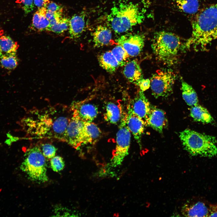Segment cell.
<instances>
[{
  "label": "cell",
  "mask_w": 217,
  "mask_h": 217,
  "mask_svg": "<svg viewBox=\"0 0 217 217\" xmlns=\"http://www.w3.org/2000/svg\"><path fill=\"white\" fill-rule=\"evenodd\" d=\"M46 7L38 8L33 17L31 28L39 31H47L50 25V21L45 16L46 11Z\"/></svg>",
  "instance_id": "21"
},
{
  "label": "cell",
  "mask_w": 217,
  "mask_h": 217,
  "mask_svg": "<svg viewBox=\"0 0 217 217\" xmlns=\"http://www.w3.org/2000/svg\"><path fill=\"white\" fill-rule=\"evenodd\" d=\"M145 36L142 34H127L117 40L118 45L121 46L130 57H135L142 51L144 46Z\"/></svg>",
  "instance_id": "8"
},
{
  "label": "cell",
  "mask_w": 217,
  "mask_h": 217,
  "mask_svg": "<svg viewBox=\"0 0 217 217\" xmlns=\"http://www.w3.org/2000/svg\"><path fill=\"white\" fill-rule=\"evenodd\" d=\"M86 25L84 14L81 13L73 15L69 20L68 30L70 38L75 39L80 36L85 30Z\"/></svg>",
  "instance_id": "15"
},
{
  "label": "cell",
  "mask_w": 217,
  "mask_h": 217,
  "mask_svg": "<svg viewBox=\"0 0 217 217\" xmlns=\"http://www.w3.org/2000/svg\"><path fill=\"white\" fill-rule=\"evenodd\" d=\"M181 89L183 98L187 105L192 106L198 104L197 93L191 85L182 81Z\"/></svg>",
  "instance_id": "25"
},
{
  "label": "cell",
  "mask_w": 217,
  "mask_h": 217,
  "mask_svg": "<svg viewBox=\"0 0 217 217\" xmlns=\"http://www.w3.org/2000/svg\"><path fill=\"white\" fill-rule=\"evenodd\" d=\"M71 110L73 117L84 122H92L98 113L96 106L83 101L73 103Z\"/></svg>",
  "instance_id": "9"
},
{
  "label": "cell",
  "mask_w": 217,
  "mask_h": 217,
  "mask_svg": "<svg viewBox=\"0 0 217 217\" xmlns=\"http://www.w3.org/2000/svg\"><path fill=\"white\" fill-rule=\"evenodd\" d=\"M111 51L117 61L119 66H124L129 61L130 56L121 46L118 45Z\"/></svg>",
  "instance_id": "27"
},
{
  "label": "cell",
  "mask_w": 217,
  "mask_h": 217,
  "mask_svg": "<svg viewBox=\"0 0 217 217\" xmlns=\"http://www.w3.org/2000/svg\"><path fill=\"white\" fill-rule=\"evenodd\" d=\"M191 36L183 48L205 51L217 39V3L207 7L194 15L191 21Z\"/></svg>",
  "instance_id": "1"
},
{
  "label": "cell",
  "mask_w": 217,
  "mask_h": 217,
  "mask_svg": "<svg viewBox=\"0 0 217 217\" xmlns=\"http://www.w3.org/2000/svg\"><path fill=\"white\" fill-rule=\"evenodd\" d=\"M184 148L193 156H217V140L214 137L187 129L180 133Z\"/></svg>",
  "instance_id": "3"
},
{
  "label": "cell",
  "mask_w": 217,
  "mask_h": 217,
  "mask_svg": "<svg viewBox=\"0 0 217 217\" xmlns=\"http://www.w3.org/2000/svg\"><path fill=\"white\" fill-rule=\"evenodd\" d=\"M84 122L74 118L71 119L64 141L77 149L82 144V131Z\"/></svg>",
  "instance_id": "10"
},
{
  "label": "cell",
  "mask_w": 217,
  "mask_h": 217,
  "mask_svg": "<svg viewBox=\"0 0 217 217\" xmlns=\"http://www.w3.org/2000/svg\"><path fill=\"white\" fill-rule=\"evenodd\" d=\"M71 118L61 116L54 120L49 134L57 139L64 141L66 132Z\"/></svg>",
  "instance_id": "16"
},
{
  "label": "cell",
  "mask_w": 217,
  "mask_h": 217,
  "mask_svg": "<svg viewBox=\"0 0 217 217\" xmlns=\"http://www.w3.org/2000/svg\"><path fill=\"white\" fill-rule=\"evenodd\" d=\"M182 214L187 217H208L209 208L204 203L198 202L193 204H186L182 207Z\"/></svg>",
  "instance_id": "19"
},
{
  "label": "cell",
  "mask_w": 217,
  "mask_h": 217,
  "mask_svg": "<svg viewBox=\"0 0 217 217\" xmlns=\"http://www.w3.org/2000/svg\"><path fill=\"white\" fill-rule=\"evenodd\" d=\"M64 165L63 159L61 156H55L51 159V167L55 172H57L62 170L64 168Z\"/></svg>",
  "instance_id": "30"
},
{
  "label": "cell",
  "mask_w": 217,
  "mask_h": 217,
  "mask_svg": "<svg viewBox=\"0 0 217 217\" xmlns=\"http://www.w3.org/2000/svg\"><path fill=\"white\" fill-rule=\"evenodd\" d=\"M101 134V130L96 124L92 122H84L82 131L83 145L92 143Z\"/></svg>",
  "instance_id": "20"
},
{
  "label": "cell",
  "mask_w": 217,
  "mask_h": 217,
  "mask_svg": "<svg viewBox=\"0 0 217 217\" xmlns=\"http://www.w3.org/2000/svg\"><path fill=\"white\" fill-rule=\"evenodd\" d=\"M190 115L195 121L204 124L212 123L214 120L207 109L198 104L191 106Z\"/></svg>",
  "instance_id": "22"
},
{
  "label": "cell",
  "mask_w": 217,
  "mask_h": 217,
  "mask_svg": "<svg viewBox=\"0 0 217 217\" xmlns=\"http://www.w3.org/2000/svg\"><path fill=\"white\" fill-rule=\"evenodd\" d=\"M21 4L23 9L26 14H28L32 11L34 9V5L33 0H17Z\"/></svg>",
  "instance_id": "32"
},
{
  "label": "cell",
  "mask_w": 217,
  "mask_h": 217,
  "mask_svg": "<svg viewBox=\"0 0 217 217\" xmlns=\"http://www.w3.org/2000/svg\"><path fill=\"white\" fill-rule=\"evenodd\" d=\"M145 12L138 3L122 2L111 8L107 17V20L116 33H124L143 22Z\"/></svg>",
  "instance_id": "2"
},
{
  "label": "cell",
  "mask_w": 217,
  "mask_h": 217,
  "mask_svg": "<svg viewBox=\"0 0 217 217\" xmlns=\"http://www.w3.org/2000/svg\"><path fill=\"white\" fill-rule=\"evenodd\" d=\"M122 114V110L118 105L110 102L106 105L104 118L108 122L116 124L121 120Z\"/></svg>",
  "instance_id": "24"
},
{
  "label": "cell",
  "mask_w": 217,
  "mask_h": 217,
  "mask_svg": "<svg viewBox=\"0 0 217 217\" xmlns=\"http://www.w3.org/2000/svg\"><path fill=\"white\" fill-rule=\"evenodd\" d=\"M152 106L143 92L141 90L138 93L132 101L131 105L129 106L132 111L142 119L145 123Z\"/></svg>",
  "instance_id": "13"
},
{
  "label": "cell",
  "mask_w": 217,
  "mask_h": 217,
  "mask_svg": "<svg viewBox=\"0 0 217 217\" xmlns=\"http://www.w3.org/2000/svg\"><path fill=\"white\" fill-rule=\"evenodd\" d=\"M126 114L122 113L118 130L116 134V144L109 164L111 167L121 165L128 154L131 140V132L126 123Z\"/></svg>",
  "instance_id": "6"
},
{
  "label": "cell",
  "mask_w": 217,
  "mask_h": 217,
  "mask_svg": "<svg viewBox=\"0 0 217 217\" xmlns=\"http://www.w3.org/2000/svg\"><path fill=\"white\" fill-rule=\"evenodd\" d=\"M139 86L140 90L144 92L150 87V80L149 79L143 78L137 84Z\"/></svg>",
  "instance_id": "34"
},
{
  "label": "cell",
  "mask_w": 217,
  "mask_h": 217,
  "mask_svg": "<svg viewBox=\"0 0 217 217\" xmlns=\"http://www.w3.org/2000/svg\"><path fill=\"white\" fill-rule=\"evenodd\" d=\"M18 60L16 54H3L0 57V64L5 69L11 70L15 68Z\"/></svg>",
  "instance_id": "28"
},
{
  "label": "cell",
  "mask_w": 217,
  "mask_h": 217,
  "mask_svg": "<svg viewBox=\"0 0 217 217\" xmlns=\"http://www.w3.org/2000/svg\"><path fill=\"white\" fill-rule=\"evenodd\" d=\"M180 38L171 32L156 33L152 40V48L157 59L164 64L171 66L176 63L181 47Z\"/></svg>",
  "instance_id": "4"
},
{
  "label": "cell",
  "mask_w": 217,
  "mask_h": 217,
  "mask_svg": "<svg viewBox=\"0 0 217 217\" xmlns=\"http://www.w3.org/2000/svg\"><path fill=\"white\" fill-rule=\"evenodd\" d=\"M50 2V0H33L34 5L38 8L42 7H46Z\"/></svg>",
  "instance_id": "35"
},
{
  "label": "cell",
  "mask_w": 217,
  "mask_h": 217,
  "mask_svg": "<svg viewBox=\"0 0 217 217\" xmlns=\"http://www.w3.org/2000/svg\"><path fill=\"white\" fill-rule=\"evenodd\" d=\"M126 123L128 129L141 146V137L146 124L142 119L132 111L129 106L126 114Z\"/></svg>",
  "instance_id": "12"
},
{
  "label": "cell",
  "mask_w": 217,
  "mask_h": 217,
  "mask_svg": "<svg viewBox=\"0 0 217 217\" xmlns=\"http://www.w3.org/2000/svg\"><path fill=\"white\" fill-rule=\"evenodd\" d=\"M170 8L189 16H194L199 8L198 0H163Z\"/></svg>",
  "instance_id": "11"
},
{
  "label": "cell",
  "mask_w": 217,
  "mask_h": 217,
  "mask_svg": "<svg viewBox=\"0 0 217 217\" xmlns=\"http://www.w3.org/2000/svg\"><path fill=\"white\" fill-rule=\"evenodd\" d=\"M69 19L62 17L54 24L49 27L47 31H51L57 34H61L68 29Z\"/></svg>",
  "instance_id": "29"
},
{
  "label": "cell",
  "mask_w": 217,
  "mask_h": 217,
  "mask_svg": "<svg viewBox=\"0 0 217 217\" xmlns=\"http://www.w3.org/2000/svg\"><path fill=\"white\" fill-rule=\"evenodd\" d=\"M41 147V150L45 157L51 159L55 156L57 149L54 146L46 143L42 144Z\"/></svg>",
  "instance_id": "31"
},
{
  "label": "cell",
  "mask_w": 217,
  "mask_h": 217,
  "mask_svg": "<svg viewBox=\"0 0 217 217\" xmlns=\"http://www.w3.org/2000/svg\"><path fill=\"white\" fill-rule=\"evenodd\" d=\"M20 168L30 180L40 183L48 180L45 157L41 149L36 146L27 149Z\"/></svg>",
  "instance_id": "5"
},
{
  "label": "cell",
  "mask_w": 217,
  "mask_h": 217,
  "mask_svg": "<svg viewBox=\"0 0 217 217\" xmlns=\"http://www.w3.org/2000/svg\"><path fill=\"white\" fill-rule=\"evenodd\" d=\"M124 66L123 74L130 82L137 85L143 78L142 70L136 60L129 61Z\"/></svg>",
  "instance_id": "17"
},
{
  "label": "cell",
  "mask_w": 217,
  "mask_h": 217,
  "mask_svg": "<svg viewBox=\"0 0 217 217\" xmlns=\"http://www.w3.org/2000/svg\"><path fill=\"white\" fill-rule=\"evenodd\" d=\"M3 54V52L0 47V57Z\"/></svg>",
  "instance_id": "38"
},
{
  "label": "cell",
  "mask_w": 217,
  "mask_h": 217,
  "mask_svg": "<svg viewBox=\"0 0 217 217\" xmlns=\"http://www.w3.org/2000/svg\"><path fill=\"white\" fill-rule=\"evenodd\" d=\"M94 46L99 47L109 44L112 40V33L108 27L102 25L97 27L93 33Z\"/></svg>",
  "instance_id": "18"
},
{
  "label": "cell",
  "mask_w": 217,
  "mask_h": 217,
  "mask_svg": "<svg viewBox=\"0 0 217 217\" xmlns=\"http://www.w3.org/2000/svg\"><path fill=\"white\" fill-rule=\"evenodd\" d=\"M0 47L3 54H16L18 45L10 36L2 35L0 36Z\"/></svg>",
  "instance_id": "26"
},
{
  "label": "cell",
  "mask_w": 217,
  "mask_h": 217,
  "mask_svg": "<svg viewBox=\"0 0 217 217\" xmlns=\"http://www.w3.org/2000/svg\"><path fill=\"white\" fill-rule=\"evenodd\" d=\"M97 58L101 67L109 73L114 72L119 66L111 51L102 53L98 56Z\"/></svg>",
  "instance_id": "23"
},
{
  "label": "cell",
  "mask_w": 217,
  "mask_h": 217,
  "mask_svg": "<svg viewBox=\"0 0 217 217\" xmlns=\"http://www.w3.org/2000/svg\"><path fill=\"white\" fill-rule=\"evenodd\" d=\"M145 123L146 125L161 133L168 124L165 113L162 109L152 106Z\"/></svg>",
  "instance_id": "14"
},
{
  "label": "cell",
  "mask_w": 217,
  "mask_h": 217,
  "mask_svg": "<svg viewBox=\"0 0 217 217\" xmlns=\"http://www.w3.org/2000/svg\"><path fill=\"white\" fill-rule=\"evenodd\" d=\"M208 217H217V205H210Z\"/></svg>",
  "instance_id": "37"
},
{
  "label": "cell",
  "mask_w": 217,
  "mask_h": 217,
  "mask_svg": "<svg viewBox=\"0 0 217 217\" xmlns=\"http://www.w3.org/2000/svg\"><path fill=\"white\" fill-rule=\"evenodd\" d=\"M62 14H61L54 13L46 10L45 16L50 21L56 17H62Z\"/></svg>",
  "instance_id": "36"
},
{
  "label": "cell",
  "mask_w": 217,
  "mask_h": 217,
  "mask_svg": "<svg viewBox=\"0 0 217 217\" xmlns=\"http://www.w3.org/2000/svg\"><path fill=\"white\" fill-rule=\"evenodd\" d=\"M176 79L175 74L171 71L157 70L150 79L152 95L156 98L169 96L173 93Z\"/></svg>",
  "instance_id": "7"
},
{
  "label": "cell",
  "mask_w": 217,
  "mask_h": 217,
  "mask_svg": "<svg viewBox=\"0 0 217 217\" xmlns=\"http://www.w3.org/2000/svg\"><path fill=\"white\" fill-rule=\"evenodd\" d=\"M46 7L47 10L48 11L54 13L62 14V8L55 3L50 2Z\"/></svg>",
  "instance_id": "33"
}]
</instances>
